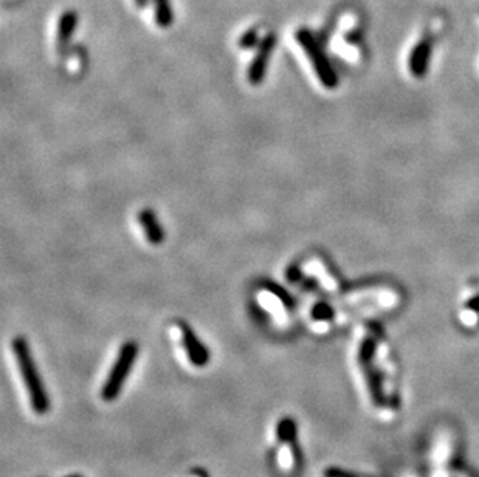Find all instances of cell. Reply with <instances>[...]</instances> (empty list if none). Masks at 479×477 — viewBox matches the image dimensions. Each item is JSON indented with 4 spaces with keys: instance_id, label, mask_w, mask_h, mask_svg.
Returning <instances> with one entry per match:
<instances>
[{
    "instance_id": "obj_1",
    "label": "cell",
    "mask_w": 479,
    "mask_h": 477,
    "mask_svg": "<svg viewBox=\"0 0 479 477\" xmlns=\"http://www.w3.org/2000/svg\"><path fill=\"white\" fill-rule=\"evenodd\" d=\"M383 341V329L377 323H369L357 346V364L369 403L386 419L400 409V392L396 367L388 363V358L381 360Z\"/></svg>"
},
{
    "instance_id": "obj_2",
    "label": "cell",
    "mask_w": 479,
    "mask_h": 477,
    "mask_svg": "<svg viewBox=\"0 0 479 477\" xmlns=\"http://www.w3.org/2000/svg\"><path fill=\"white\" fill-rule=\"evenodd\" d=\"M11 350H13L17 369H19L23 386L27 389L33 412L38 415H45L52 408L50 397L47 394L45 384L41 378L39 369L36 366L32 347H30L27 338L23 335L14 336L13 341H11Z\"/></svg>"
},
{
    "instance_id": "obj_3",
    "label": "cell",
    "mask_w": 479,
    "mask_h": 477,
    "mask_svg": "<svg viewBox=\"0 0 479 477\" xmlns=\"http://www.w3.org/2000/svg\"><path fill=\"white\" fill-rule=\"evenodd\" d=\"M138 344L135 341H126L121 344L117 358L109 371L107 377L102 383L101 398L104 402H115L123 391L124 384L129 378L132 367L138 358Z\"/></svg>"
},
{
    "instance_id": "obj_4",
    "label": "cell",
    "mask_w": 479,
    "mask_h": 477,
    "mask_svg": "<svg viewBox=\"0 0 479 477\" xmlns=\"http://www.w3.org/2000/svg\"><path fill=\"white\" fill-rule=\"evenodd\" d=\"M295 39L301 45L302 51L306 53V56L311 62L312 69L317 75L320 84L327 90H333L338 87V75L335 69L332 67V64L324 53L323 47H321L320 40L315 38V34L307 28L296 30Z\"/></svg>"
},
{
    "instance_id": "obj_5",
    "label": "cell",
    "mask_w": 479,
    "mask_h": 477,
    "mask_svg": "<svg viewBox=\"0 0 479 477\" xmlns=\"http://www.w3.org/2000/svg\"><path fill=\"white\" fill-rule=\"evenodd\" d=\"M278 38L275 33L265 34L263 39H260L258 45V51L254 54L250 67L247 70V81L252 84V86H259L263 84L267 75V69H269V62L273 51H275Z\"/></svg>"
},
{
    "instance_id": "obj_6",
    "label": "cell",
    "mask_w": 479,
    "mask_h": 477,
    "mask_svg": "<svg viewBox=\"0 0 479 477\" xmlns=\"http://www.w3.org/2000/svg\"><path fill=\"white\" fill-rule=\"evenodd\" d=\"M180 336L181 342H183L185 352L188 355V360L194 367H205L208 366L211 353L208 347L205 346L203 341L196 335V331L192 330V327L188 323H180Z\"/></svg>"
},
{
    "instance_id": "obj_7",
    "label": "cell",
    "mask_w": 479,
    "mask_h": 477,
    "mask_svg": "<svg viewBox=\"0 0 479 477\" xmlns=\"http://www.w3.org/2000/svg\"><path fill=\"white\" fill-rule=\"evenodd\" d=\"M432 50H433V38L425 36L422 38L411 50L408 58V70L417 80H421L427 75L430 61H432Z\"/></svg>"
},
{
    "instance_id": "obj_8",
    "label": "cell",
    "mask_w": 479,
    "mask_h": 477,
    "mask_svg": "<svg viewBox=\"0 0 479 477\" xmlns=\"http://www.w3.org/2000/svg\"><path fill=\"white\" fill-rule=\"evenodd\" d=\"M78 21H80V17H78L75 10H67L59 16L56 28V47L59 53L65 51L67 47H69L70 40L76 32Z\"/></svg>"
},
{
    "instance_id": "obj_9",
    "label": "cell",
    "mask_w": 479,
    "mask_h": 477,
    "mask_svg": "<svg viewBox=\"0 0 479 477\" xmlns=\"http://www.w3.org/2000/svg\"><path fill=\"white\" fill-rule=\"evenodd\" d=\"M138 222H140L142 229L146 240L151 245H161L165 242V229L160 225L155 213L151 208H144L138 214Z\"/></svg>"
},
{
    "instance_id": "obj_10",
    "label": "cell",
    "mask_w": 479,
    "mask_h": 477,
    "mask_svg": "<svg viewBox=\"0 0 479 477\" xmlns=\"http://www.w3.org/2000/svg\"><path fill=\"white\" fill-rule=\"evenodd\" d=\"M276 439L278 442L282 445H290L293 443L295 440L298 439V425H296V421L292 419V417H282V419L278 420L276 423Z\"/></svg>"
},
{
    "instance_id": "obj_11",
    "label": "cell",
    "mask_w": 479,
    "mask_h": 477,
    "mask_svg": "<svg viewBox=\"0 0 479 477\" xmlns=\"http://www.w3.org/2000/svg\"><path fill=\"white\" fill-rule=\"evenodd\" d=\"M154 2V17L159 28L166 30L172 25L174 11L171 7V0H153Z\"/></svg>"
},
{
    "instance_id": "obj_12",
    "label": "cell",
    "mask_w": 479,
    "mask_h": 477,
    "mask_svg": "<svg viewBox=\"0 0 479 477\" xmlns=\"http://www.w3.org/2000/svg\"><path fill=\"white\" fill-rule=\"evenodd\" d=\"M264 288L269 290L270 293L275 294L276 298L280 299L284 305L289 307V309H292L293 304H295V301L292 298V294H290L286 288H282L281 286H278V283H275V282H265Z\"/></svg>"
},
{
    "instance_id": "obj_13",
    "label": "cell",
    "mask_w": 479,
    "mask_h": 477,
    "mask_svg": "<svg viewBox=\"0 0 479 477\" xmlns=\"http://www.w3.org/2000/svg\"><path fill=\"white\" fill-rule=\"evenodd\" d=\"M333 313H335V312H333V309L329 304L318 303V304L313 305L312 318L315 319V321L326 323V321H331V319L333 318Z\"/></svg>"
},
{
    "instance_id": "obj_14",
    "label": "cell",
    "mask_w": 479,
    "mask_h": 477,
    "mask_svg": "<svg viewBox=\"0 0 479 477\" xmlns=\"http://www.w3.org/2000/svg\"><path fill=\"white\" fill-rule=\"evenodd\" d=\"M260 38H259V30L258 28H250L241 36L239 38V47L244 48V50H250V48L259 45Z\"/></svg>"
},
{
    "instance_id": "obj_15",
    "label": "cell",
    "mask_w": 479,
    "mask_h": 477,
    "mask_svg": "<svg viewBox=\"0 0 479 477\" xmlns=\"http://www.w3.org/2000/svg\"><path fill=\"white\" fill-rule=\"evenodd\" d=\"M149 0H133V3H135L137 8H144L148 5Z\"/></svg>"
},
{
    "instance_id": "obj_16",
    "label": "cell",
    "mask_w": 479,
    "mask_h": 477,
    "mask_svg": "<svg viewBox=\"0 0 479 477\" xmlns=\"http://www.w3.org/2000/svg\"><path fill=\"white\" fill-rule=\"evenodd\" d=\"M65 477H84L81 474H69V476H65Z\"/></svg>"
}]
</instances>
